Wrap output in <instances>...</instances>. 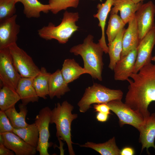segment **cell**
Listing matches in <instances>:
<instances>
[{
    "instance_id": "1",
    "label": "cell",
    "mask_w": 155,
    "mask_h": 155,
    "mask_svg": "<svg viewBox=\"0 0 155 155\" xmlns=\"http://www.w3.org/2000/svg\"><path fill=\"white\" fill-rule=\"evenodd\" d=\"M130 77L125 103L145 119L150 115L148 106L155 101V64L144 65Z\"/></svg>"
},
{
    "instance_id": "2",
    "label": "cell",
    "mask_w": 155,
    "mask_h": 155,
    "mask_svg": "<svg viewBox=\"0 0 155 155\" xmlns=\"http://www.w3.org/2000/svg\"><path fill=\"white\" fill-rule=\"evenodd\" d=\"M70 52L82 58L84 68L89 73L92 77L101 81L103 67L102 55L104 50L99 43L94 42V36L89 34L82 44L74 46Z\"/></svg>"
},
{
    "instance_id": "3",
    "label": "cell",
    "mask_w": 155,
    "mask_h": 155,
    "mask_svg": "<svg viewBox=\"0 0 155 155\" xmlns=\"http://www.w3.org/2000/svg\"><path fill=\"white\" fill-rule=\"evenodd\" d=\"M73 106L67 101L61 103H57L51 110L50 123H55L56 129V136L58 139L66 143L69 154L75 155L71 140V124L78 117L77 114H73Z\"/></svg>"
},
{
    "instance_id": "4",
    "label": "cell",
    "mask_w": 155,
    "mask_h": 155,
    "mask_svg": "<svg viewBox=\"0 0 155 155\" xmlns=\"http://www.w3.org/2000/svg\"><path fill=\"white\" fill-rule=\"evenodd\" d=\"M79 18L78 12H71L65 11L61 22L56 26L51 22L38 30V34L46 40L55 39L61 44L67 43L73 34L78 30L76 22Z\"/></svg>"
},
{
    "instance_id": "5",
    "label": "cell",
    "mask_w": 155,
    "mask_h": 155,
    "mask_svg": "<svg viewBox=\"0 0 155 155\" xmlns=\"http://www.w3.org/2000/svg\"><path fill=\"white\" fill-rule=\"evenodd\" d=\"M123 93L120 90L112 89L100 84L94 83L85 89L84 93L78 103L79 111L87 112L92 104L107 103L115 100H121Z\"/></svg>"
},
{
    "instance_id": "6",
    "label": "cell",
    "mask_w": 155,
    "mask_h": 155,
    "mask_svg": "<svg viewBox=\"0 0 155 155\" xmlns=\"http://www.w3.org/2000/svg\"><path fill=\"white\" fill-rule=\"evenodd\" d=\"M106 104L110 110L118 117L121 127L125 124L129 125L140 131L144 124V119L140 114L123 103L121 100H113Z\"/></svg>"
},
{
    "instance_id": "7",
    "label": "cell",
    "mask_w": 155,
    "mask_h": 155,
    "mask_svg": "<svg viewBox=\"0 0 155 155\" xmlns=\"http://www.w3.org/2000/svg\"><path fill=\"white\" fill-rule=\"evenodd\" d=\"M9 50L13 64L22 77H34L40 72L32 58L16 43L10 46Z\"/></svg>"
},
{
    "instance_id": "8",
    "label": "cell",
    "mask_w": 155,
    "mask_h": 155,
    "mask_svg": "<svg viewBox=\"0 0 155 155\" xmlns=\"http://www.w3.org/2000/svg\"><path fill=\"white\" fill-rule=\"evenodd\" d=\"M21 76L13 64L9 48L0 49V79L2 85L16 90Z\"/></svg>"
},
{
    "instance_id": "9",
    "label": "cell",
    "mask_w": 155,
    "mask_h": 155,
    "mask_svg": "<svg viewBox=\"0 0 155 155\" xmlns=\"http://www.w3.org/2000/svg\"><path fill=\"white\" fill-rule=\"evenodd\" d=\"M51 110L46 106L40 110L35 118V122L39 132V140L36 150L40 155H49L48 148L50 144L49 140L50 135L49 126L50 122Z\"/></svg>"
},
{
    "instance_id": "10",
    "label": "cell",
    "mask_w": 155,
    "mask_h": 155,
    "mask_svg": "<svg viewBox=\"0 0 155 155\" xmlns=\"http://www.w3.org/2000/svg\"><path fill=\"white\" fill-rule=\"evenodd\" d=\"M155 5L152 1L143 4L135 15L140 40L155 27Z\"/></svg>"
},
{
    "instance_id": "11",
    "label": "cell",
    "mask_w": 155,
    "mask_h": 155,
    "mask_svg": "<svg viewBox=\"0 0 155 155\" xmlns=\"http://www.w3.org/2000/svg\"><path fill=\"white\" fill-rule=\"evenodd\" d=\"M155 45V27L141 40L137 48V57L133 71L137 73L144 65L151 63L152 53Z\"/></svg>"
},
{
    "instance_id": "12",
    "label": "cell",
    "mask_w": 155,
    "mask_h": 155,
    "mask_svg": "<svg viewBox=\"0 0 155 155\" xmlns=\"http://www.w3.org/2000/svg\"><path fill=\"white\" fill-rule=\"evenodd\" d=\"M17 15L0 22V49L9 48L16 43L20 26L17 24Z\"/></svg>"
},
{
    "instance_id": "13",
    "label": "cell",
    "mask_w": 155,
    "mask_h": 155,
    "mask_svg": "<svg viewBox=\"0 0 155 155\" xmlns=\"http://www.w3.org/2000/svg\"><path fill=\"white\" fill-rule=\"evenodd\" d=\"M1 133L4 140L3 145L13 151L16 155H34L36 148L30 145L12 132Z\"/></svg>"
},
{
    "instance_id": "14",
    "label": "cell",
    "mask_w": 155,
    "mask_h": 155,
    "mask_svg": "<svg viewBox=\"0 0 155 155\" xmlns=\"http://www.w3.org/2000/svg\"><path fill=\"white\" fill-rule=\"evenodd\" d=\"M137 57V49L136 48L117 62L113 70L115 80L127 81L133 73Z\"/></svg>"
},
{
    "instance_id": "15",
    "label": "cell",
    "mask_w": 155,
    "mask_h": 155,
    "mask_svg": "<svg viewBox=\"0 0 155 155\" xmlns=\"http://www.w3.org/2000/svg\"><path fill=\"white\" fill-rule=\"evenodd\" d=\"M143 3V1L136 3L131 0H114V7L110 13H117L119 11L121 18L126 24L135 17L136 12Z\"/></svg>"
},
{
    "instance_id": "16",
    "label": "cell",
    "mask_w": 155,
    "mask_h": 155,
    "mask_svg": "<svg viewBox=\"0 0 155 155\" xmlns=\"http://www.w3.org/2000/svg\"><path fill=\"white\" fill-rule=\"evenodd\" d=\"M128 23V26L123 38V48L121 58L132 50L137 48L140 41L135 17Z\"/></svg>"
},
{
    "instance_id": "17",
    "label": "cell",
    "mask_w": 155,
    "mask_h": 155,
    "mask_svg": "<svg viewBox=\"0 0 155 155\" xmlns=\"http://www.w3.org/2000/svg\"><path fill=\"white\" fill-rule=\"evenodd\" d=\"M34 78L21 77L16 90L20 97L22 103L26 106L30 102L38 101L39 97L33 85Z\"/></svg>"
},
{
    "instance_id": "18",
    "label": "cell",
    "mask_w": 155,
    "mask_h": 155,
    "mask_svg": "<svg viewBox=\"0 0 155 155\" xmlns=\"http://www.w3.org/2000/svg\"><path fill=\"white\" fill-rule=\"evenodd\" d=\"M139 140L142 144V151L146 148L147 152L150 147L155 149V113H152L144 119V124L139 131Z\"/></svg>"
},
{
    "instance_id": "19",
    "label": "cell",
    "mask_w": 155,
    "mask_h": 155,
    "mask_svg": "<svg viewBox=\"0 0 155 155\" xmlns=\"http://www.w3.org/2000/svg\"><path fill=\"white\" fill-rule=\"evenodd\" d=\"M70 91L68 84L65 81L59 69L51 74L49 81L48 95L51 99L54 97L60 98Z\"/></svg>"
},
{
    "instance_id": "20",
    "label": "cell",
    "mask_w": 155,
    "mask_h": 155,
    "mask_svg": "<svg viewBox=\"0 0 155 155\" xmlns=\"http://www.w3.org/2000/svg\"><path fill=\"white\" fill-rule=\"evenodd\" d=\"M113 2L114 0H106L104 3L98 4L97 6V12L93 15L94 18L98 19L99 21L98 26L101 30V36L98 40V43L106 53H108V46L106 42L105 28L108 16L111 11L112 6L113 5Z\"/></svg>"
},
{
    "instance_id": "21",
    "label": "cell",
    "mask_w": 155,
    "mask_h": 155,
    "mask_svg": "<svg viewBox=\"0 0 155 155\" xmlns=\"http://www.w3.org/2000/svg\"><path fill=\"white\" fill-rule=\"evenodd\" d=\"M61 71L65 81L68 84L77 79L82 74H89V72L80 66L74 59H65Z\"/></svg>"
},
{
    "instance_id": "22",
    "label": "cell",
    "mask_w": 155,
    "mask_h": 155,
    "mask_svg": "<svg viewBox=\"0 0 155 155\" xmlns=\"http://www.w3.org/2000/svg\"><path fill=\"white\" fill-rule=\"evenodd\" d=\"M125 30L124 28L121 29L114 40L108 44V53L110 59L108 67L111 70H113L116 63L121 59L123 38Z\"/></svg>"
},
{
    "instance_id": "23",
    "label": "cell",
    "mask_w": 155,
    "mask_h": 155,
    "mask_svg": "<svg viewBox=\"0 0 155 155\" xmlns=\"http://www.w3.org/2000/svg\"><path fill=\"white\" fill-rule=\"evenodd\" d=\"M20 2L23 5L24 13L28 18H38L40 13H47L50 11V7L48 4H44L38 0H15Z\"/></svg>"
},
{
    "instance_id": "24",
    "label": "cell",
    "mask_w": 155,
    "mask_h": 155,
    "mask_svg": "<svg viewBox=\"0 0 155 155\" xmlns=\"http://www.w3.org/2000/svg\"><path fill=\"white\" fill-rule=\"evenodd\" d=\"M80 146L91 148L102 155H120L121 150L116 145L115 137L104 143L97 144L88 142Z\"/></svg>"
},
{
    "instance_id": "25",
    "label": "cell",
    "mask_w": 155,
    "mask_h": 155,
    "mask_svg": "<svg viewBox=\"0 0 155 155\" xmlns=\"http://www.w3.org/2000/svg\"><path fill=\"white\" fill-rule=\"evenodd\" d=\"M20 111L18 112L15 107L10 108L5 112L14 129L24 128L28 125L26 121V117L28 112L26 105L20 103L18 105Z\"/></svg>"
},
{
    "instance_id": "26",
    "label": "cell",
    "mask_w": 155,
    "mask_h": 155,
    "mask_svg": "<svg viewBox=\"0 0 155 155\" xmlns=\"http://www.w3.org/2000/svg\"><path fill=\"white\" fill-rule=\"evenodd\" d=\"M21 100L16 90L4 85H2L0 89V110L5 111L15 107L16 103Z\"/></svg>"
},
{
    "instance_id": "27",
    "label": "cell",
    "mask_w": 155,
    "mask_h": 155,
    "mask_svg": "<svg viewBox=\"0 0 155 155\" xmlns=\"http://www.w3.org/2000/svg\"><path fill=\"white\" fill-rule=\"evenodd\" d=\"M51 74L44 67H42L39 73L34 79L33 85L38 96L44 99L48 95L49 81Z\"/></svg>"
},
{
    "instance_id": "28",
    "label": "cell",
    "mask_w": 155,
    "mask_h": 155,
    "mask_svg": "<svg viewBox=\"0 0 155 155\" xmlns=\"http://www.w3.org/2000/svg\"><path fill=\"white\" fill-rule=\"evenodd\" d=\"M28 144L37 147L39 140V132L35 123L29 124L26 127L14 129L13 132Z\"/></svg>"
},
{
    "instance_id": "29",
    "label": "cell",
    "mask_w": 155,
    "mask_h": 155,
    "mask_svg": "<svg viewBox=\"0 0 155 155\" xmlns=\"http://www.w3.org/2000/svg\"><path fill=\"white\" fill-rule=\"evenodd\" d=\"M125 24L117 13H110L106 31L108 43L112 42Z\"/></svg>"
},
{
    "instance_id": "30",
    "label": "cell",
    "mask_w": 155,
    "mask_h": 155,
    "mask_svg": "<svg viewBox=\"0 0 155 155\" xmlns=\"http://www.w3.org/2000/svg\"><path fill=\"white\" fill-rule=\"evenodd\" d=\"M16 3L15 0H0V22L16 14Z\"/></svg>"
},
{
    "instance_id": "31",
    "label": "cell",
    "mask_w": 155,
    "mask_h": 155,
    "mask_svg": "<svg viewBox=\"0 0 155 155\" xmlns=\"http://www.w3.org/2000/svg\"><path fill=\"white\" fill-rule=\"evenodd\" d=\"M79 2V0H49V4L50 7V11L53 14H56L69 7H77Z\"/></svg>"
},
{
    "instance_id": "32",
    "label": "cell",
    "mask_w": 155,
    "mask_h": 155,
    "mask_svg": "<svg viewBox=\"0 0 155 155\" xmlns=\"http://www.w3.org/2000/svg\"><path fill=\"white\" fill-rule=\"evenodd\" d=\"M14 128L5 111H0V133L13 132Z\"/></svg>"
},
{
    "instance_id": "33",
    "label": "cell",
    "mask_w": 155,
    "mask_h": 155,
    "mask_svg": "<svg viewBox=\"0 0 155 155\" xmlns=\"http://www.w3.org/2000/svg\"><path fill=\"white\" fill-rule=\"evenodd\" d=\"M93 108L96 112L110 114V108L106 103H100L93 104Z\"/></svg>"
},
{
    "instance_id": "34",
    "label": "cell",
    "mask_w": 155,
    "mask_h": 155,
    "mask_svg": "<svg viewBox=\"0 0 155 155\" xmlns=\"http://www.w3.org/2000/svg\"><path fill=\"white\" fill-rule=\"evenodd\" d=\"M15 153L4 145L0 144V155H14Z\"/></svg>"
},
{
    "instance_id": "35",
    "label": "cell",
    "mask_w": 155,
    "mask_h": 155,
    "mask_svg": "<svg viewBox=\"0 0 155 155\" xmlns=\"http://www.w3.org/2000/svg\"><path fill=\"white\" fill-rule=\"evenodd\" d=\"M96 117L98 121L102 122H105L108 120L109 115L99 112L97 113Z\"/></svg>"
},
{
    "instance_id": "36",
    "label": "cell",
    "mask_w": 155,
    "mask_h": 155,
    "mask_svg": "<svg viewBox=\"0 0 155 155\" xmlns=\"http://www.w3.org/2000/svg\"><path fill=\"white\" fill-rule=\"evenodd\" d=\"M134 154V151L133 149L130 147H125L121 150V155H133Z\"/></svg>"
},
{
    "instance_id": "37",
    "label": "cell",
    "mask_w": 155,
    "mask_h": 155,
    "mask_svg": "<svg viewBox=\"0 0 155 155\" xmlns=\"http://www.w3.org/2000/svg\"><path fill=\"white\" fill-rule=\"evenodd\" d=\"M4 140L2 135L0 133V144H3Z\"/></svg>"
},
{
    "instance_id": "38",
    "label": "cell",
    "mask_w": 155,
    "mask_h": 155,
    "mask_svg": "<svg viewBox=\"0 0 155 155\" xmlns=\"http://www.w3.org/2000/svg\"><path fill=\"white\" fill-rule=\"evenodd\" d=\"M134 3H139L142 1H143L144 0H131Z\"/></svg>"
},
{
    "instance_id": "39",
    "label": "cell",
    "mask_w": 155,
    "mask_h": 155,
    "mask_svg": "<svg viewBox=\"0 0 155 155\" xmlns=\"http://www.w3.org/2000/svg\"><path fill=\"white\" fill-rule=\"evenodd\" d=\"M152 61H154L155 62V55L152 57Z\"/></svg>"
}]
</instances>
